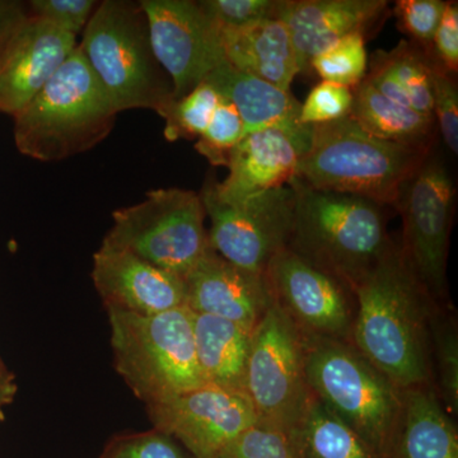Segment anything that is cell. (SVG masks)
Instances as JSON below:
<instances>
[{"mask_svg":"<svg viewBox=\"0 0 458 458\" xmlns=\"http://www.w3.org/2000/svg\"><path fill=\"white\" fill-rule=\"evenodd\" d=\"M352 106V89L322 81L313 87L309 98L301 105V123L321 125L339 122L351 114Z\"/></svg>","mask_w":458,"mask_h":458,"instance_id":"e575fe53","label":"cell"},{"mask_svg":"<svg viewBox=\"0 0 458 458\" xmlns=\"http://www.w3.org/2000/svg\"><path fill=\"white\" fill-rule=\"evenodd\" d=\"M385 0H279L276 20L291 33L300 73L346 36H366L387 16Z\"/></svg>","mask_w":458,"mask_h":458,"instance_id":"ac0fdd59","label":"cell"},{"mask_svg":"<svg viewBox=\"0 0 458 458\" xmlns=\"http://www.w3.org/2000/svg\"><path fill=\"white\" fill-rule=\"evenodd\" d=\"M352 90V106L349 116L361 128L379 140L433 149L437 129L433 116L385 98L367 77Z\"/></svg>","mask_w":458,"mask_h":458,"instance_id":"cb8c5ba5","label":"cell"},{"mask_svg":"<svg viewBox=\"0 0 458 458\" xmlns=\"http://www.w3.org/2000/svg\"><path fill=\"white\" fill-rule=\"evenodd\" d=\"M78 44L117 113L159 114L174 98V86L153 53L140 2H99Z\"/></svg>","mask_w":458,"mask_h":458,"instance_id":"5b68a950","label":"cell"},{"mask_svg":"<svg viewBox=\"0 0 458 458\" xmlns=\"http://www.w3.org/2000/svg\"><path fill=\"white\" fill-rule=\"evenodd\" d=\"M401 250L410 269L437 302L447 292V255L454 212V186L441 157L433 150L401 191Z\"/></svg>","mask_w":458,"mask_h":458,"instance_id":"8fae6325","label":"cell"},{"mask_svg":"<svg viewBox=\"0 0 458 458\" xmlns=\"http://www.w3.org/2000/svg\"><path fill=\"white\" fill-rule=\"evenodd\" d=\"M98 3L96 0H30L26 4L30 16L78 36L89 25Z\"/></svg>","mask_w":458,"mask_h":458,"instance_id":"d590c367","label":"cell"},{"mask_svg":"<svg viewBox=\"0 0 458 458\" xmlns=\"http://www.w3.org/2000/svg\"><path fill=\"white\" fill-rule=\"evenodd\" d=\"M245 394L262 424L291 432L313 399L304 372L303 335L276 303L252 328Z\"/></svg>","mask_w":458,"mask_h":458,"instance_id":"9c48e42d","label":"cell"},{"mask_svg":"<svg viewBox=\"0 0 458 458\" xmlns=\"http://www.w3.org/2000/svg\"><path fill=\"white\" fill-rule=\"evenodd\" d=\"M186 307L199 315L228 319L252 331L274 303L265 274L225 261L212 247L183 276Z\"/></svg>","mask_w":458,"mask_h":458,"instance_id":"e0dca14e","label":"cell"},{"mask_svg":"<svg viewBox=\"0 0 458 458\" xmlns=\"http://www.w3.org/2000/svg\"><path fill=\"white\" fill-rule=\"evenodd\" d=\"M204 13L221 30L242 29L276 18L279 0H201Z\"/></svg>","mask_w":458,"mask_h":458,"instance_id":"d6a6232c","label":"cell"},{"mask_svg":"<svg viewBox=\"0 0 458 458\" xmlns=\"http://www.w3.org/2000/svg\"><path fill=\"white\" fill-rule=\"evenodd\" d=\"M21 27L17 30V31L12 33L9 38H5L4 41L0 42V72H2V69L4 68L5 64H7L9 57L12 56L14 49H16L18 33L21 31Z\"/></svg>","mask_w":458,"mask_h":458,"instance_id":"60d3db41","label":"cell"},{"mask_svg":"<svg viewBox=\"0 0 458 458\" xmlns=\"http://www.w3.org/2000/svg\"><path fill=\"white\" fill-rule=\"evenodd\" d=\"M101 458H194L167 434L153 430L123 437L107 445Z\"/></svg>","mask_w":458,"mask_h":458,"instance_id":"8d00e7d4","label":"cell"},{"mask_svg":"<svg viewBox=\"0 0 458 458\" xmlns=\"http://www.w3.org/2000/svg\"><path fill=\"white\" fill-rule=\"evenodd\" d=\"M430 56V55H429ZM432 59L433 116L445 146L458 153V89L456 78Z\"/></svg>","mask_w":458,"mask_h":458,"instance_id":"836d02e7","label":"cell"},{"mask_svg":"<svg viewBox=\"0 0 458 458\" xmlns=\"http://www.w3.org/2000/svg\"><path fill=\"white\" fill-rule=\"evenodd\" d=\"M92 280L106 309L157 315L186 306L183 278L105 243L93 255Z\"/></svg>","mask_w":458,"mask_h":458,"instance_id":"2e32d148","label":"cell"},{"mask_svg":"<svg viewBox=\"0 0 458 458\" xmlns=\"http://www.w3.org/2000/svg\"><path fill=\"white\" fill-rule=\"evenodd\" d=\"M210 219L209 245L225 261L250 273L265 274L271 259L288 245L295 192L291 183L240 201L216 195L214 180L200 192Z\"/></svg>","mask_w":458,"mask_h":458,"instance_id":"30bf717a","label":"cell"},{"mask_svg":"<svg viewBox=\"0 0 458 458\" xmlns=\"http://www.w3.org/2000/svg\"><path fill=\"white\" fill-rule=\"evenodd\" d=\"M447 3L442 0H399L394 4V14L401 31L429 53Z\"/></svg>","mask_w":458,"mask_h":458,"instance_id":"1f68e13d","label":"cell"},{"mask_svg":"<svg viewBox=\"0 0 458 458\" xmlns=\"http://www.w3.org/2000/svg\"><path fill=\"white\" fill-rule=\"evenodd\" d=\"M352 345L400 388L434 384L432 318L439 304L396 246L354 288Z\"/></svg>","mask_w":458,"mask_h":458,"instance_id":"6da1fadb","label":"cell"},{"mask_svg":"<svg viewBox=\"0 0 458 458\" xmlns=\"http://www.w3.org/2000/svg\"><path fill=\"white\" fill-rule=\"evenodd\" d=\"M155 429L194 458H216L238 434L258 423L245 394L205 384L147 405Z\"/></svg>","mask_w":458,"mask_h":458,"instance_id":"5bb4252c","label":"cell"},{"mask_svg":"<svg viewBox=\"0 0 458 458\" xmlns=\"http://www.w3.org/2000/svg\"><path fill=\"white\" fill-rule=\"evenodd\" d=\"M216 458H300L293 437L260 421L238 434Z\"/></svg>","mask_w":458,"mask_h":458,"instance_id":"f546056e","label":"cell"},{"mask_svg":"<svg viewBox=\"0 0 458 458\" xmlns=\"http://www.w3.org/2000/svg\"><path fill=\"white\" fill-rule=\"evenodd\" d=\"M77 36L29 14L0 72V114L16 116L77 49Z\"/></svg>","mask_w":458,"mask_h":458,"instance_id":"d6986e66","label":"cell"},{"mask_svg":"<svg viewBox=\"0 0 458 458\" xmlns=\"http://www.w3.org/2000/svg\"><path fill=\"white\" fill-rule=\"evenodd\" d=\"M433 369L437 393L451 417L458 414V334L456 321L439 304L432 318Z\"/></svg>","mask_w":458,"mask_h":458,"instance_id":"83f0119b","label":"cell"},{"mask_svg":"<svg viewBox=\"0 0 458 458\" xmlns=\"http://www.w3.org/2000/svg\"><path fill=\"white\" fill-rule=\"evenodd\" d=\"M377 55L394 74L418 113L433 116L432 57L417 45L401 41L394 50ZM434 117V116H433Z\"/></svg>","mask_w":458,"mask_h":458,"instance_id":"484cf974","label":"cell"},{"mask_svg":"<svg viewBox=\"0 0 458 458\" xmlns=\"http://www.w3.org/2000/svg\"><path fill=\"white\" fill-rule=\"evenodd\" d=\"M367 63L366 36L354 33L313 57L310 69L325 82L352 89L366 77Z\"/></svg>","mask_w":458,"mask_h":458,"instance_id":"f1b7e54d","label":"cell"},{"mask_svg":"<svg viewBox=\"0 0 458 458\" xmlns=\"http://www.w3.org/2000/svg\"><path fill=\"white\" fill-rule=\"evenodd\" d=\"M150 44L174 86V98H182L208 75L227 62L222 30L192 0H140Z\"/></svg>","mask_w":458,"mask_h":458,"instance_id":"4fadbf2b","label":"cell"},{"mask_svg":"<svg viewBox=\"0 0 458 458\" xmlns=\"http://www.w3.org/2000/svg\"><path fill=\"white\" fill-rule=\"evenodd\" d=\"M312 125L302 131L267 128L246 134L228 159V176L214 181L222 200L240 203L246 199L288 185L311 141Z\"/></svg>","mask_w":458,"mask_h":458,"instance_id":"9a60e30c","label":"cell"},{"mask_svg":"<svg viewBox=\"0 0 458 458\" xmlns=\"http://www.w3.org/2000/svg\"><path fill=\"white\" fill-rule=\"evenodd\" d=\"M107 312L114 369L146 405L205 385L189 307L157 315Z\"/></svg>","mask_w":458,"mask_h":458,"instance_id":"52a82bcc","label":"cell"},{"mask_svg":"<svg viewBox=\"0 0 458 458\" xmlns=\"http://www.w3.org/2000/svg\"><path fill=\"white\" fill-rule=\"evenodd\" d=\"M289 433L300 458H384L315 396Z\"/></svg>","mask_w":458,"mask_h":458,"instance_id":"d4e9b609","label":"cell"},{"mask_svg":"<svg viewBox=\"0 0 458 458\" xmlns=\"http://www.w3.org/2000/svg\"><path fill=\"white\" fill-rule=\"evenodd\" d=\"M304 372L316 397L387 458L403 409V388L351 343L303 336Z\"/></svg>","mask_w":458,"mask_h":458,"instance_id":"8992f818","label":"cell"},{"mask_svg":"<svg viewBox=\"0 0 458 458\" xmlns=\"http://www.w3.org/2000/svg\"><path fill=\"white\" fill-rule=\"evenodd\" d=\"M117 114L77 47L50 82L13 116L14 144L21 155L35 161H64L106 140Z\"/></svg>","mask_w":458,"mask_h":458,"instance_id":"3957f363","label":"cell"},{"mask_svg":"<svg viewBox=\"0 0 458 458\" xmlns=\"http://www.w3.org/2000/svg\"><path fill=\"white\" fill-rule=\"evenodd\" d=\"M265 276L274 303L303 336L352 342L357 301L351 286L288 247L274 255Z\"/></svg>","mask_w":458,"mask_h":458,"instance_id":"7c38bea8","label":"cell"},{"mask_svg":"<svg viewBox=\"0 0 458 458\" xmlns=\"http://www.w3.org/2000/svg\"><path fill=\"white\" fill-rule=\"evenodd\" d=\"M221 99V95L209 83L203 82L182 98L172 101L158 114L165 122V140L177 141L200 138L212 122Z\"/></svg>","mask_w":458,"mask_h":458,"instance_id":"4316f807","label":"cell"},{"mask_svg":"<svg viewBox=\"0 0 458 458\" xmlns=\"http://www.w3.org/2000/svg\"><path fill=\"white\" fill-rule=\"evenodd\" d=\"M29 17L26 2L0 0V42L17 31Z\"/></svg>","mask_w":458,"mask_h":458,"instance_id":"f35d334b","label":"cell"},{"mask_svg":"<svg viewBox=\"0 0 458 458\" xmlns=\"http://www.w3.org/2000/svg\"><path fill=\"white\" fill-rule=\"evenodd\" d=\"M432 150L379 140L348 116L312 125L295 177L312 189L396 208L403 186Z\"/></svg>","mask_w":458,"mask_h":458,"instance_id":"277c9868","label":"cell"},{"mask_svg":"<svg viewBox=\"0 0 458 458\" xmlns=\"http://www.w3.org/2000/svg\"><path fill=\"white\" fill-rule=\"evenodd\" d=\"M222 38L229 64L280 89L291 90L300 68L291 33L282 21L271 18L242 29L222 30Z\"/></svg>","mask_w":458,"mask_h":458,"instance_id":"44dd1931","label":"cell"},{"mask_svg":"<svg viewBox=\"0 0 458 458\" xmlns=\"http://www.w3.org/2000/svg\"><path fill=\"white\" fill-rule=\"evenodd\" d=\"M430 57L445 72L457 74L458 71V4L448 2L436 35H434Z\"/></svg>","mask_w":458,"mask_h":458,"instance_id":"74e56055","label":"cell"},{"mask_svg":"<svg viewBox=\"0 0 458 458\" xmlns=\"http://www.w3.org/2000/svg\"><path fill=\"white\" fill-rule=\"evenodd\" d=\"M245 137L242 119L236 107L222 98L207 131L198 138L195 149L216 167H227L233 148Z\"/></svg>","mask_w":458,"mask_h":458,"instance_id":"4dcf8cb0","label":"cell"},{"mask_svg":"<svg viewBox=\"0 0 458 458\" xmlns=\"http://www.w3.org/2000/svg\"><path fill=\"white\" fill-rule=\"evenodd\" d=\"M192 331L199 369L205 384L246 396V363L251 331L228 319L199 313H194Z\"/></svg>","mask_w":458,"mask_h":458,"instance_id":"603a6c76","label":"cell"},{"mask_svg":"<svg viewBox=\"0 0 458 458\" xmlns=\"http://www.w3.org/2000/svg\"><path fill=\"white\" fill-rule=\"evenodd\" d=\"M205 82L236 107L245 135L267 128L297 131L309 126L301 123V104L291 90L280 89L260 78L238 71L227 62L208 75Z\"/></svg>","mask_w":458,"mask_h":458,"instance_id":"7402d4cb","label":"cell"},{"mask_svg":"<svg viewBox=\"0 0 458 458\" xmlns=\"http://www.w3.org/2000/svg\"><path fill=\"white\" fill-rule=\"evenodd\" d=\"M205 208L192 190L155 189L131 207L113 213L102 243L183 276L209 251Z\"/></svg>","mask_w":458,"mask_h":458,"instance_id":"ba28073f","label":"cell"},{"mask_svg":"<svg viewBox=\"0 0 458 458\" xmlns=\"http://www.w3.org/2000/svg\"><path fill=\"white\" fill-rule=\"evenodd\" d=\"M289 250L354 291L393 245L384 205L354 195L321 191L294 177Z\"/></svg>","mask_w":458,"mask_h":458,"instance_id":"7a4b0ae2","label":"cell"},{"mask_svg":"<svg viewBox=\"0 0 458 458\" xmlns=\"http://www.w3.org/2000/svg\"><path fill=\"white\" fill-rule=\"evenodd\" d=\"M16 394V379L0 360V421L4 420L5 408L13 403Z\"/></svg>","mask_w":458,"mask_h":458,"instance_id":"ab89813d","label":"cell"},{"mask_svg":"<svg viewBox=\"0 0 458 458\" xmlns=\"http://www.w3.org/2000/svg\"><path fill=\"white\" fill-rule=\"evenodd\" d=\"M387 458H458V432L436 384L403 388V409Z\"/></svg>","mask_w":458,"mask_h":458,"instance_id":"ffe728a7","label":"cell"}]
</instances>
